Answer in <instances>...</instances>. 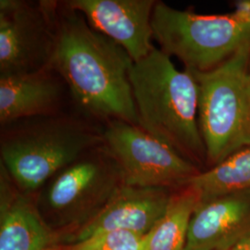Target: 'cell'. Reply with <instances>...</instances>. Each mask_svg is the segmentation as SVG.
<instances>
[{"label":"cell","instance_id":"cell-1","mask_svg":"<svg viewBox=\"0 0 250 250\" xmlns=\"http://www.w3.org/2000/svg\"><path fill=\"white\" fill-rule=\"evenodd\" d=\"M57 33L52 67L66 82L75 110L102 125L111 120L137 125L129 54L66 0H58Z\"/></svg>","mask_w":250,"mask_h":250},{"label":"cell","instance_id":"cell-4","mask_svg":"<svg viewBox=\"0 0 250 250\" xmlns=\"http://www.w3.org/2000/svg\"><path fill=\"white\" fill-rule=\"evenodd\" d=\"M250 45L210 71H190L198 84V125L212 166L250 146Z\"/></svg>","mask_w":250,"mask_h":250},{"label":"cell","instance_id":"cell-7","mask_svg":"<svg viewBox=\"0 0 250 250\" xmlns=\"http://www.w3.org/2000/svg\"><path fill=\"white\" fill-rule=\"evenodd\" d=\"M58 0L0 1V76L52 66Z\"/></svg>","mask_w":250,"mask_h":250},{"label":"cell","instance_id":"cell-11","mask_svg":"<svg viewBox=\"0 0 250 250\" xmlns=\"http://www.w3.org/2000/svg\"><path fill=\"white\" fill-rule=\"evenodd\" d=\"M171 194L168 188L124 185L98 213L82 224L67 243L107 231H128L146 235L165 212Z\"/></svg>","mask_w":250,"mask_h":250},{"label":"cell","instance_id":"cell-18","mask_svg":"<svg viewBox=\"0 0 250 250\" xmlns=\"http://www.w3.org/2000/svg\"><path fill=\"white\" fill-rule=\"evenodd\" d=\"M249 73H250V60H249Z\"/></svg>","mask_w":250,"mask_h":250},{"label":"cell","instance_id":"cell-8","mask_svg":"<svg viewBox=\"0 0 250 250\" xmlns=\"http://www.w3.org/2000/svg\"><path fill=\"white\" fill-rule=\"evenodd\" d=\"M124 185L118 163L101 145L54 175L38 199L45 210L62 220L83 218L85 222Z\"/></svg>","mask_w":250,"mask_h":250},{"label":"cell","instance_id":"cell-12","mask_svg":"<svg viewBox=\"0 0 250 250\" xmlns=\"http://www.w3.org/2000/svg\"><path fill=\"white\" fill-rule=\"evenodd\" d=\"M250 237V193L200 201L185 250H232Z\"/></svg>","mask_w":250,"mask_h":250},{"label":"cell","instance_id":"cell-5","mask_svg":"<svg viewBox=\"0 0 250 250\" xmlns=\"http://www.w3.org/2000/svg\"><path fill=\"white\" fill-rule=\"evenodd\" d=\"M152 28L161 51L192 72L210 71L250 45V16L235 10L203 15L158 1Z\"/></svg>","mask_w":250,"mask_h":250},{"label":"cell","instance_id":"cell-13","mask_svg":"<svg viewBox=\"0 0 250 250\" xmlns=\"http://www.w3.org/2000/svg\"><path fill=\"white\" fill-rule=\"evenodd\" d=\"M0 250H51L55 241L35 194L20 190L0 163Z\"/></svg>","mask_w":250,"mask_h":250},{"label":"cell","instance_id":"cell-6","mask_svg":"<svg viewBox=\"0 0 250 250\" xmlns=\"http://www.w3.org/2000/svg\"><path fill=\"white\" fill-rule=\"evenodd\" d=\"M103 139L125 186L179 189L200 172L197 165L137 125L108 121L103 125Z\"/></svg>","mask_w":250,"mask_h":250},{"label":"cell","instance_id":"cell-9","mask_svg":"<svg viewBox=\"0 0 250 250\" xmlns=\"http://www.w3.org/2000/svg\"><path fill=\"white\" fill-rule=\"evenodd\" d=\"M94 30L122 46L134 62L147 57L153 45L152 15L156 0H66Z\"/></svg>","mask_w":250,"mask_h":250},{"label":"cell","instance_id":"cell-17","mask_svg":"<svg viewBox=\"0 0 250 250\" xmlns=\"http://www.w3.org/2000/svg\"><path fill=\"white\" fill-rule=\"evenodd\" d=\"M232 250H250V237H249L247 240H245Z\"/></svg>","mask_w":250,"mask_h":250},{"label":"cell","instance_id":"cell-3","mask_svg":"<svg viewBox=\"0 0 250 250\" xmlns=\"http://www.w3.org/2000/svg\"><path fill=\"white\" fill-rule=\"evenodd\" d=\"M103 144V125L76 110L33 117L1 126L0 163L20 190L36 194L60 170Z\"/></svg>","mask_w":250,"mask_h":250},{"label":"cell","instance_id":"cell-15","mask_svg":"<svg viewBox=\"0 0 250 250\" xmlns=\"http://www.w3.org/2000/svg\"><path fill=\"white\" fill-rule=\"evenodd\" d=\"M186 187L197 192L200 201L236 193H250V146L210 169L200 171Z\"/></svg>","mask_w":250,"mask_h":250},{"label":"cell","instance_id":"cell-16","mask_svg":"<svg viewBox=\"0 0 250 250\" xmlns=\"http://www.w3.org/2000/svg\"><path fill=\"white\" fill-rule=\"evenodd\" d=\"M145 235L128 231H107L67 243L58 250H144Z\"/></svg>","mask_w":250,"mask_h":250},{"label":"cell","instance_id":"cell-14","mask_svg":"<svg viewBox=\"0 0 250 250\" xmlns=\"http://www.w3.org/2000/svg\"><path fill=\"white\" fill-rule=\"evenodd\" d=\"M200 202L189 187L171 194L165 212L145 235L144 250H185L192 216Z\"/></svg>","mask_w":250,"mask_h":250},{"label":"cell","instance_id":"cell-10","mask_svg":"<svg viewBox=\"0 0 250 250\" xmlns=\"http://www.w3.org/2000/svg\"><path fill=\"white\" fill-rule=\"evenodd\" d=\"M75 110L62 76L53 67L0 76V126L33 117Z\"/></svg>","mask_w":250,"mask_h":250},{"label":"cell","instance_id":"cell-2","mask_svg":"<svg viewBox=\"0 0 250 250\" xmlns=\"http://www.w3.org/2000/svg\"><path fill=\"white\" fill-rule=\"evenodd\" d=\"M137 125L195 165L207 161L198 125V84L155 48L130 73Z\"/></svg>","mask_w":250,"mask_h":250}]
</instances>
